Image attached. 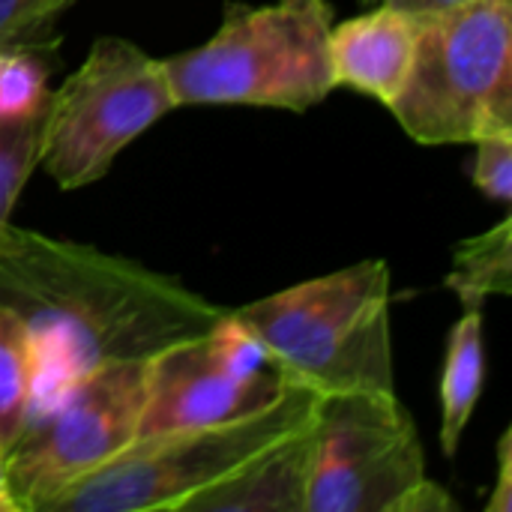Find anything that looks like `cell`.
<instances>
[{
  "instance_id": "cell-1",
  "label": "cell",
  "mask_w": 512,
  "mask_h": 512,
  "mask_svg": "<svg viewBox=\"0 0 512 512\" xmlns=\"http://www.w3.org/2000/svg\"><path fill=\"white\" fill-rule=\"evenodd\" d=\"M0 306L36 339L48 381L147 363L228 312L132 258L12 222L0 228Z\"/></svg>"
},
{
  "instance_id": "cell-2",
  "label": "cell",
  "mask_w": 512,
  "mask_h": 512,
  "mask_svg": "<svg viewBox=\"0 0 512 512\" xmlns=\"http://www.w3.org/2000/svg\"><path fill=\"white\" fill-rule=\"evenodd\" d=\"M231 312L261 342L288 384L309 387L318 396L396 390L390 267L378 258Z\"/></svg>"
},
{
  "instance_id": "cell-3",
  "label": "cell",
  "mask_w": 512,
  "mask_h": 512,
  "mask_svg": "<svg viewBox=\"0 0 512 512\" xmlns=\"http://www.w3.org/2000/svg\"><path fill=\"white\" fill-rule=\"evenodd\" d=\"M333 24L330 0H228L204 45L162 57L177 105L309 111L336 87Z\"/></svg>"
},
{
  "instance_id": "cell-4",
  "label": "cell",
  "mask_w": 512,
  "mask_h": 512,
  "mask_svg": "<svg viewBox=\"0 0 512 512\" xmlns=\"http://www.w3.org/2000/svg\"><path fill=\"white\" fill-rule=\"evenodd\" d=\"M315 405L318 393L294 384L261 411L135 438L102 468L48 501L42 512H183L204 489L309 429Z\"/></svg>"
},
{
  "instance_id": "cell-5",
  "label": "cell",
  "mask_w": 512,
  "mask_h": 512,
  "mask_svg": "<svg viewBox=\"0 0 512 512\" xmlns=\"http://www.w3.org/2000/svg\"><path fill=\"white\" fill-rule=\"evenodd\" d=\"M390 114L420 144L512 132V0L417 18V51Z\"/></svg>"
},
{
  "instance_id": "cell-6",
  "label": "cell",
  "mask_w": 512,
  "mask_h": 512,
  "mask_svg": "<svg viewBox=\"0 0 512 512\" xmlns=\"http://www.w3.org/2000/svg\"><path fill=\"white\" fill-rule=\"evenodd\" d=\"M180 108L165 63L123 36H99L51 90L39 165L60 189L102 180L117 153Z\"/></svg>"
},
{
  "instance_id": "cell-7",
  "label": "cell",
  "mask_w": 512,
  "mask_h": 512,
  "mask_svg": "<svg viewBox=\"0 0 512 512\" xmlns=\"http://www.w3.org/2000/svg\"><path fill=\"white\" fill-rule=\"evenodd\" d=\"M144 411V363H111L60 381L39 399L21 435L3 453L6 498L18 512L48 501L102 468L138 438Z\"/></svg>"
},
{
  "instance_id": "cell-8",
  "label": "cell",
  "mask_w": 512,
  "mask_h": 512,
  "mask_svg": "<svg viewBox=\"0 0 512 512\" xmlns=\"http://www.w3.org/2000/svg\"><path fill=\"white\" fill-rule=\"evenodd\" d=\"M423 480V441L396 390L318 396L306 512H399Z\"/></svg>"
},
{
  "instance_id": "cell-9",
  "label": "cell",
  "mask_w": 512,
  "mask_h": 512,
  "mask_svg": "<svg viewBox=\"0 0 512 512\" xmlns=\"http://www.w3.org/2000/svg\"><path fill=\"white\" fill-rule=\"evenodd\" d=\"M294 387L228 309L210 330L144 363L138 438L261 411Z\"/></svg>"
},
{
  "instance_id": "cell-10",
  "label": "cell",
  "mask_w": 512,
  "mask_h": 512,
  "mask_svg": "<svg viewBox=\"0 0 512 512\" xmlns=\"http://www.w3.org/2000/svg\"><path fill=\"white\" fill-rule=\"evenodd\" d=\"M57 36L30 45L0 48V228L39 165L48 108L51 63Z\"/></svg>"
},
{
  "instance_id": "cell-11",
  "label": "cell",
  "mask_w": 512,
  "mask_h": 512,
  "mask_svg": "<svg viewBox=\"0 0 512 512\" xmlns=\"http://www.w3.org/2000/svg\"><path fill=\"white\" fill-rule=\"evenodd\" d=\"M417 51V18L387 3L333 24L330 60L336 87L345 84L357 93L393 105L402 93Z\"/></svg>"
},
{
  "instance_id": "cell-12",
  "label": "cell",
  "mask_w": 512,
  "mask_h": 512,
  "mask_svg": "<svg viewBox=\"0 0 512 512\" xmlns=\"http://www.w3.org/2000/svg\"><path fill=\"white\" fill-rule=\"evenodd\" d=\"M312 426L195 495L183 512H306Z\"/></svg>"
},
{
  "instance_id": "cell-13",
  "label": "cell",
  "mask_w": 512,
  "mask_h": 512,
  "mask_svg": "<svg viewBox=\"0 0 512 512\" xmlns=\"http://www.w3.org/2000/svg\"><path fill=\"white\" fill-rule=\"evenodd\" d=\"M483 309H465L447 336L441 378V450L456 456L483 393Z\"/></svg>"
},
{
  "instance_id": "cell-14",
  "label": "cell",
  "mask_w": 512,
  "mask_h": 512,
  "mask_svg": "<svg viewBox=\"0 0 512 512\" xmlns=\"http://www.w3.org/2000/svg\"><path fill=\"white\" fill-rule=\"evenodd\" d=\"M48 384L45 360L24 321L0 306V453L12 447Z\"/></svg>"
},
{
  "instance_id": "cell-15",
  "label": "cell",
  "mask_w": 512,
  "mask_h": 512,
  "mask_svg": "<svg viewBox=\"0 0 512 512\" xmlns=\"http://www.w3.org/2000/svg\"><path fill=\"white\" fill-rule=\"evenodd\" d=\"M444 285L459 297L462 309H483L489 297L512 294V219L468 237L453 252Z\"/></svg>"
},
{
  "instance_id": "cell-16",
  "label": "cell",
  "mask_w": 512,
  "mask_h": 512,
  "mask_svg": "<svg viewBox=\"0 0 512 512\" xmlns=\"http://www.w3.org/2000/svg\"><path fill=\"white\" fill-rule=\"evenodd\" d=\"M75 0H0V48L54 39V21Z\"/></svg>"
},
{
  "instance_id": "cell-17",
  "label": "cell",
  "mask_w": 512,
  "mask_h": 512,
  "mask_svg": "<svg viewBox=\"0 0 512 512\" xmlns=\"http://www.w3.org/2000/svg\"><path fill=\"white\" fill-rule=\"evenodd\" d=\"M477 159H474V186L498 204L512 201V132H492L474 141Z\"/></svg>"
},
{
  "instance_id": "cell-18",
  "label": "cell",
  "mask_w": 512,
  "mask_h": 512,
  "mask_svg": "<svg viewBox=\"0 0 512 512\" xmlns=\"http://www.w3.org/2000/svg\"><path fill=\"white\" fill-rule=\"evenodd\" d=\"M486 512H512V429L498 441V480L486 501Z\"/></svg>"
},
{
  "instance_id": "cell-19",
  "label": "cell",
  "mask_w": 512,
  "mask_h": 512,
  "mask_svg": "<svg viewBox=\"0 0 512 512\" xmlns=\"http://www.w3.org/2000/svg\"><path fill=\"white\" fill-rule=\"evenodd\" d=\"M399 512H459V504L450 498V492L438 483H432L429 477L411 489L402 501Z\"/></svg>"
},
{
  "instance_id": "cell-20",
  "label": "cell",
  "mask_w": 512,
  "mask_h": 512,
  "mask_svg": "<svg viewBox=\"0 0 512 512\" xmlns=\"http://www.w3.org/2000/svg\"><path fill=\"white\" fill-rule=\"evenodd\" d=\"M393 9H402L414 18H426V15H438V12H447V9H456L468 0H381Z\"/></svg>"
},
{
  "instance_id": "cell-21",
  "label": "cell",
  "mask_w": 512,
  "mask_h": 512,
  "mask_svg": "<svg viewBox=\"0 0 512 512\" xmlns=\"http://www.w3.org/2000/svg\"><path fill=\"white\" fill-rule=\"evenodd\" d=\"M0 498H6V483H3V453H0ZM9 501V498H6ZM12 504V501H9Z\"/></svg>"
},
{
  "instance_id": "cell-22",
  "label": "cell",
  "mask_w": 512,
  "mask_h": 512,
  "mask_svg": "<svg viewBox=\"0 0 512 512\" xmlns=\"http://www.w3.org/2000/svg\"><path fill=\"white\" fill-rule=\"evenodd\" d=\"M0 512H18V510H15L6 498H0Z\"/></svg>"
},
{
  "instance_id": "cell-23",
  "label": "cell",
  "mask_w": 512,
  "mask_h": 512,
  "mask_svg": "<svg viewBox=\"0 0 512 512\" xmlns=\"http://www.w3.org/2000/svg\"><path fill=\"white\" fill-rule=\"evenodd\" d=\"M363 6H375V3H381V0H360Z\"/></svg>"
}]
</instances>
